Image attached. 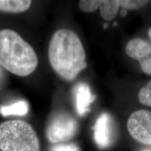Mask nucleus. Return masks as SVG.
Instances as JSON below:
<instances>
[{"instance_id":"nucleus-1","label":"nucleus","mask_w":151,"mask_h":151,"mask_svg":"<svg viewBox=\"0 0 151 151\" xmlns=\"http://www.w3.org/2000/svg\"><path fill=\"white\" fill-rule=\"evenodd\" d=\"M48 59L53 70L71 81L86 69V54L80 38L67 29L56 31L49 43Z\"/></svg>"},{"instance_id":"nucleus-2","label":"nucleus","mask_w":151,"mask_h":151,"mask_svg":"<svg viewBox=\"0 0 151 151\" xmlns=\"http://www.w3.org/2000/svg\"><path fill=\"white\" fill-rule=\"evenodd\" d=\"M0 65L18 76H27L38 65L32 47L12 29L0 31Z\"/></svg>"},{"instance_id":"nucleus-3","label":"nucleus","mask_w":151,"mask_h":151,"mask_svg":"<svg viewBox=\"0 0 151 151\" xmlns=\"http://www.w3.org/2000/svg\"><path fill=\"white\" fill-rule=\"evenodd\" d=\"M1 151H40L37 133L28 122L13 120L0 124Z\"/></svg>"},{"instance_id":"nucleus-4","label":"nucleus","mask_w":151,"mask_h":151,"mask_svg":"<svg viewBox=\"0 0 151 151\" xmlns=\"http://www.w3.org/2000/svg\"><path fill=\"white\" fill-rule=\"evenodd\" d=\"M78 122L69 113L60 111L54 114L46 127V137L52 143H64L69 141L76 134Z\"/></svg>"},{"instance_id":"nucleus-5","label":"nucleus","mask_w":151,"mask_h":151,"mask_svg":"<svg viewBox=\"0 0 151 151\" xmlns=\"http://www.w3.org/2000/svg\"><path fill=\"white\" fill-rule=\"evenodd\" d=\"M127 129L137 142L151 146V111L141 109L132 113L127 119Z\"/></svg>"},{"instance_id":"nucleus-6","label":"nucleus","mask_w":151,"mask_h":151,"mask_svg":"<svg viewBox=\"0 0 151 151\" xmlns=\"http://www.w3.org/2000/svg\"><path fill=\"white\" fill-rule=\"evenodd\" d=\"M125 52L129 58L140 64L141 70L151 75V44L141 38H134L128 41Z\"/></svg>"},{"instance_id":"nucleus-7","label":"nucleus","mask_w":151,"mask_h":151,"mask_svg":"<svg viewBox=\"0 0 151 151\" xmlns=\"http://www.w3.org/2000/svg\"><path fill=\"white\" fill-rule=\"evenodd\" d=\"M112 121L108 113H104L98 117L93 127L95 143L100 149H106L111 145L113 139Z\"/></svg>"},{"instance_id":"nucleus-8","label":"nucleus","mask_w":151,"mask_h":151,"mask_svg":"<svg viewBox=\"0 0 151 151\" xmlns=\"http://www.w3.org/2000/svg\"><path fill=\"white\" fill-rule=\"evenodd\" d=\"M76 112L80 116H83L89 112L90 105L95 100V96L91 91L90 86L85 83H80L73 90Z\"/></svg>"},{"instance_id":"nucleus-9","label":"nucleus","mask_w":151,"mask_h":151,"mask_svg":"<svg viewBox=\"0 0 151 151\" xmlns=\"http://www.w3.org/2000/svg\"><path fill=\"white\" fill-rule=\"evenodd\" d=\"M29 0H0V11L11 13H21L31 6Z\"/></svg>"},{"instance_id":"nucleus-10","label":"nucleus","mask_w":151,"mask_h":151,"mask_svg":"<svg viewBox=\"0 0 151 151\" xmlns=\"http://www.w3.org/2000/svg\"><path fill=\"white\" fill-rule=\"evenodd\" d=\"M29 111V106L25 101H16L13 104L9 106H0V113L3 116H25Z\"/></svg>"},{"instance_id":"nucleus-11","label":"nucleus","mask_w":151,"mask_h":151,"mask_svg":"<svg viewBox=\"0 0 151 151\" xmlns=\"http://www.w3.org/2000/svg\"><path fill=\"white\" fill-rule=\"evenodd\" d=\"M120 7L118 0H101L100 14L104 20L110 21L116 16Z\"/></svg>"},{"instance_id":"nucleus-12","label":"nucleus","mask_w":151,"mask_h":151,"mask_svg":"<svg viewBox=\"0 0 151 151\" xmlns=\"http://www.w3.org/2000/svg\"><path fill=\"white\" fill-rule=\"evenodd\" d=\"M138 99L143 105L151 107V81L140 90Z\"/></svg>"},{"instance_id":"nucleus-13","label":"nucleus","mask_w":151,"mask_h":151,"mask_svg":"<svg viewBox=\"0 0 151 151\" xmlns=\"http://www.w3.org/2000/svg\"><path fill=\"white\" fill-rule=\"evenodd\" d=\"M101 0H81L79 1V8L86 13H91L99 9Z\"/></svg>"},{"instance_id":"nucleus-14","label":"nucleus","mask_w":151,"mask_h":151,"mask_svg":"<svg viewBox=\"0 0 151 151\" xmlns=\"http://www.w3.org/2000/svg\"><path fill=\"white\" fill-rule=\"evenodd\" d=\"M149 1L142 0H119V4L124 9L136 10L146 6Z\"/></svg>"},{"instance_id":"nucleus-15","label":"nucleus","mask_w":151,"mask_h":151,"mask_svg":"<svg viewBox=\"0 0 151 151\" xmlns=\"http://www.w3.org/2000/svg\"><path fill=\"white\" fill-rule=\"evenodd\" d=\"M50 151H81V150L74 143H58L52 146Z\"/></svg>"},{"instance_id":"nucleus-16","label":"nucleus","mask_w":151,"mask_h":151,"mask_svg":"<svg viewBox=\"0 0 151 151\" xmlns=\"http://www.w3.org/2000/svg\"><path fill=\"white\" fill-rule=\"evenodd\" d=\"M148 35L149 36V37H150V39H151V27L149 28V29H148Z\"/></svg>"},{"instance_id":"nucleus-17","label":"nucleus","mask_w":151,"mask_h":151,"mask_svg":"<svg viewBox=\"0 0 151 151\" xmlns=\"http://www.w3.org/2000/svg\"><path fill=\"white\" fill-rule=\"evenodd\" d=\"M141 151H151L150 149H143V150H142Z\"/></svg>"}]
</instances>
